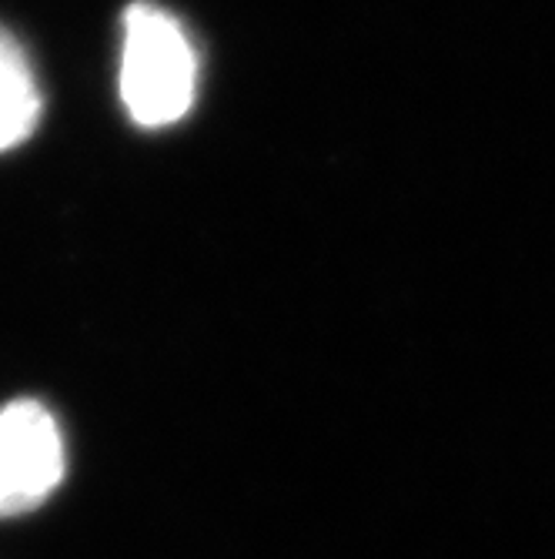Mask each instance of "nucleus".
Wrapping results in <instances>:
<instances>
[{"label":"nucleus","instance_id":"1","mask_svg":"<svg viewBox=\"0 0 555 559\" xmlns=\"http://www.w3.org/2000/svg\"><path fill=\"white\" fill-rule=\"evenodd\" d=\"M194 94L197 55L178 17L155 4H131L121 50V100L131 121L168 128L191 111Z\"/></svg>","mask_w":555,"mask_h":559},{"label":"nucleus","instance_id":"2","mask_svg":"<svg viewBox=\"0 0 555 559\" xmlns=\"http://www.w3.org/2000/svg\"><path fill=\"white\" fill-rule=\"evenodd\" d=\"M68 449L58 419L34 399L0 409V520L31 513L64 479Z\"/></svg>","mask_w":555,"mask_h":559},{"label":"nucleus","instance_id":"3","mask_svg":"<svg viewBox=\"0 0 555 559\" xmlns=\"http://www.w3.org/2000/svg\"><path fill=\"white\" fill-rule=\"evenodd\" d=\"M40 118V91L21 44L0 31V151L27 141Z\"/></svg>","mask_w":555,"mask_h":559}]
</instances>
